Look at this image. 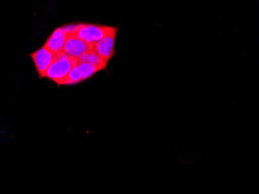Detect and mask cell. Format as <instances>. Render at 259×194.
<instances>
[{"mask_svg":"<svg viewBox=\"0 0 259 194\" xmlns=\"http://www.w3.org/2000/svg\"><path fill=\"white\" fill-rule=\"evenodd\" d=\"M117 30L118 27H116L110 34L93 45V50L95 51L107 63H108L110 58L115 55L114 45Z\"/></svg>","mask_w":259,"mask_h":194,"instance_id":"cell-6","label":"cell"},{"mask_svg":"<svg viewBox=\"0 0 259 194\" xmlns=\"http://www.w3.org/2000/svg\"><path fill=\"white\" fill-rule=\"evenodd\" d=\"M78 65V59L65 55L64 52L59 54L56 61L47 70L45 78L61 86L67 78L70 71Z\"/></svg>","mask_w":259,"mask_h":194,"instance_id":"cell-1","label":"cell"},{"mask_svg":"<svg viewBox=\"0 0 259 194\" xmlns=\"http://www.w3.org/2000/svg\"><path fill=\"white\" fill-rule=\"evenodd\" d=\"M78 62L90 64V65H94L101 70L107 68V62H105L104 60L95 51L93 50V48L88 52H85L83 55H81L79 58H78Z\"/></svg>","mask_w":259,"mask_h":194,"instance_id":"cell-8","label":"cell"},{"mask_svg":"<svg viewBox=\"0 0 259 194\" xmlns=\"http://www.w3.org/2000/svg\"><path fill=\"white\" fill-rule=\"evenodd\" d=\"M115 28L116 27H109V26L79 23L78 28L72 35L89 45H93L110 34L115 30Z\"/></svg>","mask_w":259,"mask_h":194,"instance_id":"cell-2","label":"cell"},{"mask_svg":"<svg viewBox=\"0 0 259 194\" xmlns=\"http://www.w3.org/2000/svg\"><path fill=\"white\" fill-rule=\"evenodd\" d=\"M100 71L102 70L94 65L85 63V62H78V65L70 71L68 76L64 80L62 85L70 86V85L78 84L81 82L88 80Z\"/></svg>","mask_w":259,"mask_h":194,"instance_id":"cell-5","label":"cell"},{"mask_svg":"<svg viewBox=\"0 0 259 194\" xmlns=\"http://www.w3.org/2000/svg\"><path fill=\"white\" fill-rule=\"evenodd\" d=\"M58 55L59 54L53 53L44 47L30 54V57L33 60L37 75L40 78H45L47 70L49 69V67L56 61Z\"/></svg>","mask_w":259,"mask_h":194,"instance_id":"cell-4","label":"cell"},{"mask_svg":"<svg viewBox=\"0 0 259 194\" xmlns=\"http://www.w3.org/2000/svg\"><path fill=\"white\" fill-rule=\"evenodd\" d=\"M79 23L76 24H68L58 27L52 33L50 37L43 45L44 48H46L53 53L60 54L63 52L65 42L68 39V36L73 34L78 29Z\"/></svg>","mask_w":259,"mask_h":194,"instance_id":"cell-3","label":"cell"},{"mask_svg":"<svg viewBox=\"0 0 259 194\" xmlns=\"http://www.w3.org/2000/svg\"><path fill=\"white\" fill-rule=\"evenodd\" d=\"M92 48H93V45H89L83 41L80 40L74 35L71 34L68 36V39L65 42L63 52L68 56L78 59L85 52L90 51Z\"/></svg>","mask_w":259,"mask_h":194,"instance_id":"cell-7","label":"cell"}]
</instances>
